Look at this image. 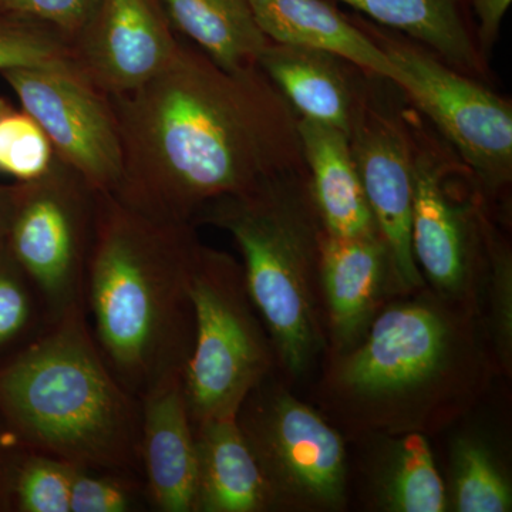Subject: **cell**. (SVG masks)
<instances>
[{"label":"cell","instance_id":"obj_28","mask_svg":"<svg viewBox=\"0 0 512 512\" xmlns=\"http://www.w3.org/2000/svg\"><path fill=\"white\" fill-rule=\"evenodd\" d=\"M72 59V43L40 20L0 12V72Z\"/></svg>","mask_w":512,"mask_h":512},{"label":"cell","instance_id":"obj_25","mask_svg":"<svg viewBox=\"0 0 512 512\" xmlns=\"http://www.w3.org/2000/svg\"><path fill=\"white\" fill-rule=\"evenodd\" d=\"M485 269L483 295L487 301L484 323L493 345L498 367L511 373L512 363V254L497 215L488 210L484 215Z\"/></svg>","mask_w":512,"mask_h":512},{"label":"cell","instance_id":"obj_5","mask_svg":"<svg viewBox=\"0 0 512 512\" xmlns=\"http://www.w3.org/2000/svg\"><path fill=\"white\" fill-rule=\"evenodd\" d=\"M192 224L227 232L244 258L245 281L289 379H301L328 349L320 292L325 228L308 170L276 175L208 202Z\"/></svg>","mask_w":512,"mask_h":512},{"label":"cell","instance_id":"obj_4","mask_svg":"<svg viewBox=\"0 0 512 512\" xmlns=\"http://www.w3.org/2000/svg\"><path fill=\"white\" fill-rule=\"evenodd\" d=\"M0 414L29 450L143 477L140 399L107 366L87 313L56 320L0 363Z\"/></svg>","mask_w":512,"mask_h":512},{"label":"cell","instance_id":"obj_16","mask_svg":"<svg viewBox=\"0 0 512 512\" xmlns=\"http://www.w3.org/2000/svg\"><path fill=\"white\" fill-rule=\"evenodd\" d=\"M259 69L298 114L349 138L369 73L338 55L311 47L269 42Z\"/></svg>","mask_w":512,"mask_h":512},{"label":"cell","instance_id":"obj_14","mask_svg":"<svg viewBox=\"0 0 512 512\" xmlns=\"http://www.w3.org/2000/svg\"><path fill=\"white\" fill-rule=\"evenodd\" d=\"M320 292L328 336L325 357L339 355L365 336L384 296L392 295V266L382 237L335 238L325 232Z\"/></svg>","mask_w":512,"mask_h":512},{"label":"cell","instance_id":"obj_33","mask_svg":"<svg viewBox=\"0 0 512 512\" xmlns=\"http://www.w3.org/2000/svg\"><path fill=\"white\" fill-rule=\"evenodd\" d=\"M16 183L0 184V235H5L8 228L13 201H15Z\"/></svg>","mask_w":512,"mask_h":512},{"label":"cell","instance_id":"obj_3","mask_svg":"<svg viewBox=\"0 0 512 512\" xmlns=\"http://www.w3.org/2000/svg\"><path fill=\"white\" fill-rule=\"evenodd\" d=\"M197 227L154 220L110 192L97 195L87 265V315L111 372L138 399L181 375L194 346L191 278Z\"/></svg>","mask_w":512,"mask_h":512},{"label":"cell","instance_id":"obj_13","mask_svg":"<svg viewBox=\"0 0 512 512\" xmlns=\"http://www.w3.org/2000/svg\"><path fill=\"white\" fill-rule=\"evenodd\" d=\"M181 40L158 0H97L72 39V60L101 92L119 97L163 72Z\"/></svg>","mask_w":512,"mask_h":512},{"label":"cell","instance_id":"obj_11","mask_svg":"<svg viewBox=\"0 0 512 512\" xmlns=\"http://www.w3.org/2000/svg\"><path fill=\"white\" fill-rule=\"evenodd\" d=\"M400 87L369 74L349 134L367 202L392 266V295L427 284L412 249V151Z\"/></svg>","mask_w":512,"mask_h":512},{"label":"cell","instance_id":"obj_22","mask_svg":"<svg viewBox=\"0 0 512 512\" xmlns=\"http://www.w3.org/2000/svg\"><path fill=\"white\" fill-rule=\"evenodd\" d=\"M386 437L373 470L372 494L387 512H443L448 507L446 484L434 461L426 434Z\"/></svg>","mask_w":512,"mask_h":512},{"label":"cell","instance_id":"obj_26","mask_svg":"<svg viewBox=\"0 0 512 512\" xmlns=\"http://www.w3.org/2000/svg\"><path fill=\"white\" fill-rule=\"evenodd\" d=\"M56 160L39 123L22 106L0 96V174L30 183L49 173Z\"/></svg>","mask_w":512,"mask_h":512},{"label":"cell","instance_id":"obj_7","mask_svg":"<svg viewBox=\"0 0 512 512\" xmlns=\"http://www.w3.org/2000/svg\"><path fill=\"white\" fill-rule=\"evenodd\" d=\"M191 298L194 346L181 379L195 426L237 417L248 394L278 365L244 268L234 256L202 244L192 271Z\"/></svg>","mask_w":512,"mask_h":512},{"label":"cell","instance_id":"obj_10","mask_svg":"<svg viewBox=\"0 0 512 512\" xmlns=\"http://www.w3.org/2000/svg\"><path fill=\"white\" fill-rule=\"evenodd\" d=\"M97 195L99 191L59 158L43 177L16 183L6 244L39 288L55 322L87 313Z\"/></svg>","mask_w":512,"mask_h":512},{"label":"cell","instance_id":"obj_23","mask_svg":"<svg viewBox=\"0 0 512 512\" xmlns=\"http://www.w3.org/2000/svg\"><path fill=\"white\" fill-rule=\"evenodd\" d=\"M451 505L458 512H510L512 487L493 447L474 434L451 446Z\"/></svg>","mask_w":512,"mask_h":512},{"label":"cell","instance_id":"obj_8","mask_svg":"<svg viewBox=\"0 0 512 512\" xmlns=\"http://www.w3.org/2000/svg\"><path fill=\"white\" fill-rule=\"evenodd\" d=\"M350 19L399 72L407 101L426 117L473 171L485 200L495 208L510 200L512 103L488 84L457 72L416 40L360 15Z\"/></svg>","mask_w":512,"mask_h":512},{"label":"cell","instance_id":"obj_30","mask_svg":"<svg viewBox=\"0 0 512 512\" xmlns=\"http://www.w3.org/2000/svg\"><path fill=\"white\" fill-rule=\"evenodd\" d=\"M96 3L97 0H0V12L47 23L69 37L72 43Z\"/></svg>","mask_w":512,"mask_h":512},{"label":"cell","instance_id":"obj_29","mask_svg":"<svg viewBox=\"0 0 512 512\" xmlns=\"http://www.w3.org/2000/svg\"><path fill=\"white\" fill-rule=\"evenodd\" d=\"M150 510L146 484L137 474L74 467L70 512H140Z\"/></svg>","mask_w":512,"mask_h":512},{"label":"cell","instance_id":"obj_2","mask_svg":"<svg viewBox=\"0 0 512 512\" xmlns=\"http://www.w3.org/2000/svg\"><path fill=\"white\" fill-rule=\"evenodd\" d=\"M325 359L320 400L357 436L443 429L481 399L498 366L483 316L429 286L384 306L353 348Z\"/></svg>","mask_w":512,"mask_h":512},{"label":"cell","instance_id":"obj_19","mask_svg":"<svg viewBox=\"0 0 512 512\" xmlns=\"http://www.w3.org/2000/svg\"><path fill=\"white\" fill-rule=\"evenodd\" d=\"M298 128L313 200L326 234L335 238L379 234L348 136L305 119H299Z\"/></svg>","mask_w":512,"mask_h":512},{"label":"cell","instance_id":"obj_31","mask_svg":"<svg viewBox=\"0 0 512 512\" xmlns=\"http://www.w3.org/2000/svg\"><path fill=\"white\" fill-rule=\"evenodd\" d=\"M512 0H470V9L476 23L478 47L490 62L495 43L500 37L501 23L510 9Z\"/></svg>","mask_w":512,"mask_h":512},{"label":"cell","instance_id":"obj_18","mask_svg":"<svg viewBox=\"0 0 512 512\" xmlns=\"http://www.w3.org/2000/svg\"><path fill=\"white\" fill-rule=\"evenodd\" d=\"M384 28L416 40L457 72L490 86L470 0H339Z\"/></svg>","mask_w":512,"mask_h":512},{"label":"cell","instance_id":"obj_12","mask_svg":"<svg viewBox=\"0 0 512 512\" xmlns=\"http://www.w3.org/2000/svg\"><path fill=\"white\" fill-rule=\"evenodd\" d=\"M0 76L43 128L63 164L96 191L119 190L124 156L113 101L72 59L2 70Z\"/></svg>","mask_w":512,"mask_h":512},{"label":"cell","instance_id":"obj_32","mask_svg":"<svg viewBox=\"0 0 512 512\" xmlns=\"http://www.w3.org/2000/svg\"><path fill=\"white\" fill-rule=\"evenodd\" d=\"M26 447L0 414V512H10V484L16 464Z\"/></svg>","mask_w":512,"mask_h":512},{"label":"cell","instance_id":"obj_24","mask_svg":"<svg viewBox=\"0 0 512 512\" xmlns=\"http://www.w3.org/2000/svg\"><path fill=\"white\" fill-rule=\"evenodd\" d=\"M53 323L39 288L0 235V363L32 345Z\"/></svg>","mask_w":512,"mask_h":512},{"label":"cell","instance_id":"obj_27","mask_svg":"<svg viewBox=\"0 0 512 512\" xmlns=\"http://www.w3.org/2000/svg\"><path fill=\"white\" fill-rule=\"evenodd\" d=\"M74 467L26 448L10 484V512H70Z\"/></svg>","mask_w":512,"mask_h":512},{"label":"cell","instance_id":"obj_9","mask_svg":"<svg viewBox=\"0 0 512 512\" xmlns=\"http://www.w3.org/2000/svg\"><path fill=\"white\" fill-rule=\"evenodd\" d=\"M237 423L268 487L272 511L343 510L345 441L322 414L271 375L248 394Z\"/></svg>","mask_w":512,"mask_h":512},{"label":"cell","instance_id":"obj_21","mask_svg":"<svg viewBox=\"0 0 512 512\" xmlns=\"http://www.w3.org/2000/svg\"><path fill=\"white\" fill-rule=\"evenodd\" d=\"M178 36L187 37L228 70L258 66L271 40L256 23L249 0H158Z\"/></svg>","mask_w":512,"mask_h":512},{"label":"cell","instance_id":"obj_20","mask_svg":"<svg viewBox=\"0 0 512 512\" xmlns=\"http://www.w3.org/2000/svg\"><path fill=\"white\" fill-rule=\"evenodd\" d=\"M194 512L272 511L271 495L237 417L195 424Z\"/></svg>","mask_w":512,"mask_h":512},{"label":"cell","instance_id":"obj_17","mask_svg":"<svg viewBox=\"0 0 512 512\" xmlns=\"http://www.w3.org/2000/svg\"><path fill=\"white\" fill-rule=\"evenodd\" d=\"M271 42L325 50L394 84L400 74L386 53L330 0H249Z\"/></svg>","mask_w":512,"mask_h":512},{"label":"cell","instance_id":"obj_1","mask_svg":"<svg viewBox=\"0 0 512 512\" xmlns=\"http://www.w3.org/2000/svg\"><path fill=\"white\" fill-rule=\"evenodd\" d=\"M111 101L124 156L113 195L154 220L192 224L208 202L308 170L298 114L259 66L224 69L181 40L163 72Z\"/></svg>","mask_w":512,"mask_h":512},{"label":"cell","instance_id":"obj_15","mask_svg":"<svg viewBox=\"0 0 512 512\" xmlns=\"http://www.w3.org/2000/svg\"><path fill=\"white\" fill-rule=\"evenodd\" d=\"M140 463L151 511L194 512L197 443L181 375L144 394Z\"/></svg>","mask_w":512,"mask_h":512},{"label":"cell","instance_id":"obj_6","mask_svg":"<svg viewBox=\"0 0 512 512\" xmlns=\"http://www.w3.org/2000/svg\"><path fill=\"white\" fill-rule=\"evenodd\" d=\"M404 120L412 151L416 264L431 291L483 316L484 215L493 208L473 171L407 99Z\"/></svg>","mask_w":512,"mask_h":512}]
</instances>
